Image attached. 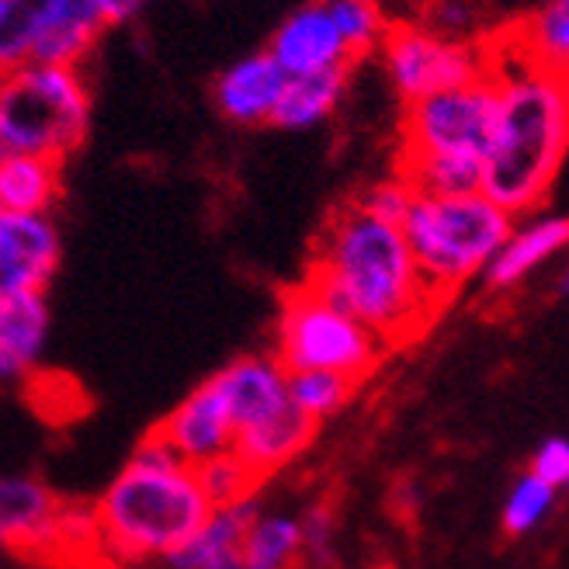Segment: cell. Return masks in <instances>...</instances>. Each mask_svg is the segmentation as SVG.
Returning <instances> with one entry per match:
<instances>
[{
	"instance_id": "obj_5",
	"label": "cell",
	"mask_w": 569,
	"mask_h": 569,
	"mask_svg": "<svg viewBox=\"0 0 569 569\" xmlns=\"http://www.w3.org/2000/svg\"><path fill=\"white\" fill-rule=\"evenodd\" d=\"M91 129V91L80 70L24 63L0 73V160L63 163Z\"/></svg>"
},
{
	"instance_id": "obj_15",
	"label": "cell",
	"mask_w": 569,
	"mask_h": 569,
	"mask_svg": "<svg viewBox=\"0 0 569 569\" xmlns=\"http://www.w3.org/2000/svg\"><path fill=\"white\" fill-rule=\"evenodd\" d=\"M284 80L289 77L281 73V67L264 49V52L243 56L233 67H226L212 83V98H216V108L230 122L261 126V122H271L274 104L284 91Z\"/></svg>"
},
{
	"instance_id": "obj_12",
	"label": "cell",
	"mask_w": 569,
	"mask_h": 569,
	"mask_svg": "<svg viewBox=\"0 0 569 569\" xmlns=\"http://www.w3.org/2000/svg\"><path fill=\"white\" fill-rule=\"evenodd\" d=\"M268 56L281 67L284 77H306L355 63L327 4H309L284 18L271 36Z\"/></svg>"
},
{
	"instance_id": "obj_19",
	"label": "cell",
	"mask_w": 569,
	"mask_h": 569,
	"mask_svg": "<svg viewBox=\"0 0 569 569\" xmlns=\"http://www.w3.org/2000/svg\"><path fill=\"white\" fill-rule=\"evenodd\" d=\"M566 243H569V216H549V219L531 222L518 237L510 233V240L497 250V258L487 264V284L490 289L518 284L528 271L549 261Z\"/></svg>"
},
{
	"instance_id": "obj_33",
	"label": "cell",
	"mask_w": 569,
	"mask_h": 569,
	"mask_svg": "<svg viewBox=\"0 0 569 569\" xmlns=\"http://www.w3.org/2000/svg\"><path fill=\"white\" fill-rule=\"evenodd\" d=\"M206 569H243V562H240V556H226V559L209 562Z\"/></svg>"
},
{
	"instance_id": "obj_3",
	"label": "cell",
	"mask_w": 569,
	"mask_h": 569,
	"mask_svg": "<svg viewBox=\"0 0 569 569\" xmlns=\"http://www.w3.org/2000/svg\"><path fill=\"white\" fill-rule=\"evenodd\" d=\"M212 515L194 469H150L129 462L94 503L101 549L116 562L170 559Z\"/></svg>"
},
{
	"instance_id": "obj_16",
	"label": "cell",
	"mask_w": 569,
	"mask_h": 569,
	"mask_svg": "<svg viewBox=\"0 0 569 569\" xmlns=\"http://www.w3.org/2000/svg\"><path fill=\"white\" fill-rule=\"evenodd\" d=\"M49 323L46 292L0 302V386H18L36 372L49 340Z\"/></svg>"
},
{
	"instance_id": "obj_32",
	"label": "cell",
	"mask_w": 569,
	"mask_h": 569,
	"mask_svg": "<svg viewBox=\"0 0 569 569\" xmlns=\"http://www.w3.org/2000/svg\"><path fill=\"white\" fill-rule=\"evenodd\" d=\"M132 462H139V466H150V469H178V466H184L181 462V455L170 448L157 431H150L147 438L139 441V448H136V455H132Z\"/></svg>"
},
{
	"instance_id": "obj_14",
	"label": "cell",
	"mask_w": 569,
	"mask_h": 569,
	"mask_svg": "<svg viewBox=\"0 0 569 569\" xmlns=\"http://www.w3.org/2000/svg\"><path fill=\"white\" fill-rule=\"evenodd\" d=\"M226 403H230L233 417V431H250V427H261L281 413L292 410L289 400V372L264 355H247L237 358L216 372Z\"/></svg>"
},
{
	"instance_id": "obj_23",
	"label": "cell",
	"mask_w": 569,
	"mask_h": 569,
	"mask_svg": "<svg viewBox=\"0 0 569 569\" xmlns=\"http://www.w3.org/2000/svg\"><path fill=\"white\" fill-rule=\"evenodd\" d=\"M515 46L535 67L569 80V0H556V4L531 14L521 24Z\"/></svg>"
},
{
	"instance_id": "obj_9",
	"label": "cell",
	"mask_w": 569,
	"mask_h": 569,
	"mask_svg": "<svg viewBox=\"0 0 569 569\" xmlns=\"http://www.w3.org/2000/svg\"><path fill=\"white\" fill-rule=\"evenodd\" d=\"M153 431L181 455L184 466H202L216 455L233 451V417L230 403H226L219 379H206L202 386H194L184 400L170 410Z\"/></svg>"
},
{
	"instance_id": "obj_13",
	"label": "cell",
	"mask_w": 569,
	"mask_h": 569,
	"mask_svg": "<svg viewBox=\"0 0 569 569\" xmlns=\"http://www.w3.org/2000/svg\"><path fill=\"white\" fill-rule=\"evenodd\" d=\"M63 500L36 476L0 472V549L52 552Z\"/></svg>"
},
{
	"instance_id": "obj_30",
	"label": "cell",
	"mask_w": 569,
	"mask_h": 569,
	"mask_svg": "<svg viewBox=\"0 0 569 569\" xmlns=\"http://www.w3.org/2000/svg\"><path fill=\"white\" fill-rule=\"evenodd\" d=\"M302 525V556L312 566H330L333 559V518L327 507H312Z\"/></svg>"
},
{
	"instance_id": "obj_18",
	"label": "cell",
	"mask_w": 569,
	"mask_h": 569,
	"mask_svg": "<svg viewBox=\"0 0 569 569\" xmlns=\"http://www.w3.org/2000/svg\"><path fill=\"white\" fill-rule=\"evenodd\" d=\"M348 77L351 63L345 67H330L320 73H306V77H289L284 80V91L274 104L271 126L278 129H309L323 122L337 101L348 91Z\"/></svg>"
},
{
	"instance_id": "obj_4",
	"label": "cell",
	"mask_w": 569,
	"mask_h": 569,
	"mask_svg": "<svg viewBox=\"0 0 569 569\" xmlns=\"http://www.w3.org/2000/svg\"><path fill=\"white\" fill-rule=\"evenodd\" d=\"M400 230L431 296H448L469 274L482 271L497 258V250L510 240L515 226L487 194H417Z\"/></svg>"
},
{
	"instance_id": "obj_6",
	"label": "cell",
	"mask_w": 569,
	"mask_h": 569,
	"mask_svg": "<svg viewBox=\"0 0 569 569\" xmlns=\"http://www.w3.org/2000/svg\"><path fill=\"white\" fill-rule=\"evenodd\" d=\"M382 355V340L358 323L348 312H340L327 299L302 284L284 296L278 317V355L274 361L284 372H333L358 382L372 372Z\"/></svg>"
},
{
	"instance_id": "obj_24",
	"label": "cell",
	"mask_w": 569,
	"mask_h": 569,
	"mask_svg": "<svg viewBox=\"0 0 569 569\" xmlns=\"http://www.w3.org/2000/svg\"><path fill=\"white\" fill-rule=\"evenodd\" d=\"M302 556V525L289 515H258L240 546L243 569H292Z\"/></svg>"
},
{
	"instance_id": "obj_34",
	"label": "cell",
	"mask_w": 569,
	"mask_h": 569,
	"mask_svg": "<svg viewBox=\"0 0 569 569\" xmlns=\"http://www.w3.org/2000/svg\"><path fill=\"white\" fill-rule=\"evenodd\" d=\"M11 8H14V0H0V21L11 14Z\"/></svg>"
},
{
	"instance_id": "obj_17",
	"label": "cell",
	"mask_w": 569,
	"mask_h": 569,
	"mask_svg": "<svg viewBox=\"0 0 569 569\" xmlns=\"http://www.w3.org/2000/svg\"><path fill=\"white\" fill-rule=\"evenodd\" d=\"M312 435H317V423L292 407L289 413H281L261 427L240 431L233 438V455L264 482L271 472H278L281 466H289L296 455H302Z\"/></svg>"
},
{
	"instance_id": "obj_11",
	"label": "cell",
	"mask_w": 569,
	"mask_h": 569,
	"mask_svg": "<svg viewBox=\"0 0 569 569\" xmlns=\"http://www.w3.org/2000/svg\"><path fill=\"white\" fill-rule=\"evenodd\" d=\"M98 0H42L28 18V63L77 70L104 32Z\"/></svg>"
},
{
	"instance_id": "obj_25",
	"label": "cell",
	"mask_w": 569,
	"mask_h": 569,
	"mask_svg": "<svg viewBox=\"0 0 569 569\" xmlns=\"http://www.w3.org/2000/svg\"><path fill=\"white\" fill-rule=\"evenodd\" d=\"M194 479L198 487H202L206 500L212 510L219 507H233V503H243L253 497V490H258V476H253L233 451L226 455H216V459L194 466Z\"/></svg>"
},
{
	"instance_id": "obj_28",
	"label": "cell",
	"mask_w": 569,
	"mask_h": 569,
	"mask_svg": "<svg viewBox=\"0 0 569 569\" xmlns=\"http://www.w3.org/2000/svg\"><path fill=\"white\" fill-rule=\"evenodd\" d=\"M552 497H556V490L549 487V482H542V479L531 476V472L521 476L518 487L510 490V497H507V507H503V531L507 535H525V531H531L538 521L549 515Z\"/></svg>"
},
{
	"instance_id": "obj_37",
	"label": "cell",
	"mask_w": 569,
	"mask_h": 569,
	"mask_svg": "<svg viewBox=\"0 0 569 569\" xmlns=\"http://www.w3.org/2000/svg\"><path fill=\"white\" fill-rule=\"evenodd\" d=\"M566 487H569V479H566Z\"/></svg>"
},
{
	"instance_id": "obj_36",
	"label": "cell",
	"mask_w": 569,
	"mask_h": 569,
	"mask_svg": "<svg viewBox=\"0 0 569 569\" xmlns=\"http://www.w3.org/2000/svg\"><path fill=\"white\" fill-rule=\"evenodd\" d=\"M562 289L569 292V271H566V278H562Z\"/></svg>"
},
{
	"instance_id": "obj_22",
	"label": "cell",
	"mask_w": 569,
	"mask_h": 569,
	"mask_svg": "<svg viewBox=\"0 0 569 569\" xmlns=\"http://www.w3.org/2000/svg\"><path fill=\"white\" fill-rule=\"evenodd\" d=\"M403 181L413 194L466 198L482 194V160L469 157H403Z\"/></svg>"
},
{
	"instance_id": "obj_7",
	"label": "cell",
	"mask_w": 569,
	"mask_h": 569,
	"mask_svg": "<svg viewBox=\"0 0 569 569\" xmlns=\"http://www.w3.org/2000/svg\"><path fill=\"white\" fill-rule=\"evenodd\" d=\"M500 108V88L487 73L466 88L410 104L403 122V157H469L487 160Z\"/></svg>"
},
{
	"instance_id": "obj_21",
	"label": "cell",
	"mask_w": 569,
	"mask_h": 569,
	"mask_svg": "<svg viewBox=\"0 0 569 569\" xmlns=\"http://www.w3.org/2000/svg\"><path fill=\"white\" fill-rule=\"evenodd\" d=\"M60 167L39 157H4L0 160V212L49 216L60 198Z\"/></svg>"
},
{
	"instance_id": "obj_1",
	"label": "cell",
	"mask_w": 569,
	"mask_h": 569,
	"mask_svg": "<svg viewBox=\"0 0 569 569\" xmlns=\"http://www.w3.org/2000/svg\"><path fill=\"white\" fill-rule=\"evenodd\" d=\"M306 284L365 323L382 345L410 337L435 309V296L417 271L403 230L365 216L358 206L330 219Z\"/></svg>"
},
{
	"instance_id": "obj_31",
	"label": "cell",
	"mask_w": 569,
	"mask_h": 569,
	"mask_svg": "<svg viewBox=\"0 0 569 569\" xmlns=\"http://www.w3.org/2000/svg\"><path fill=\"white\" fill-rule=\"evenodd\" d=\"M531 476H538L549 487H562L569 479V441L562 438H549L542 448L535 451V462H531Z\"/></svg>"
},
{
	"instance_id": "obj_10",
	"label": "cell",
	"mask_w": 569,
	"mask_h": 569,
	"mask_svg": "<svg viewBox=\"0 0 569 569\" xmlns=\"http://www.w3.org/2000/svg\"><path fill=\"white\" fill-rule=\"evenodd\" d=\"M60 258L63 240L52 216L0 212V281L11 299L46 292Z\"/></svg>"
},
{
	"instance_id": "obj_27",
	"label": "cell",
	"mask_w": 569,
	"mask_h": 569,
	"mask_svg": "<svg viewBox=\"0 0 569 569\" xmlns=\"http://www.w3.org/2000/svg\"><path fill=\"white\" fill-rule=\"evenodd\" d=\"M327 8L333 14L340 39H345V46L351 52V60H358V56L382 46L386 21H382L376 4H365V0H333V4H327Z\"/></svg>"
},
{
	"instance_id": "obj_20",
	"label": "cell",
	"mask_w": 569,
	"mask_h": 569,
	"mask_svg": "<svg viewBox=\"0 0 569 569\" xmlns=\"http://www.w3.org/2000/svg\"><path fill=\"white\" fill-rule=\"evenodd\" d=\"M258 500H243V503H233V507H219L209 515V521L198 528V535L191 542L174 552L167 559L170 569H206L209 562L216 559H226V556H240V546H243V535L250 531V525L258 521Z\"/></svg>"
},
{
	"instance_id": "obj_29",
	"label": "cell",
	"mask_w": 569,
	"mask_h": 569,
	"mask_svg": "<svg viewBox=\"0 0 569 569\" xmlns=\"http://www.w3.org/2000/svg\"><path fill=\"white\" fill-rule=\"evenodd\" d=\"M413 188L407 181H382L376 188H368L361 198H358V209L365 216H372L386 226H403V219L410 216V206H413Z\"/></svg>"
},
{
	"instance_id": "obj_35",
	"label": "cell",
	"mask_w": 569,
	"mask_h": 569,
	"mask_svg": "<svg viewBox=\"0 0 569 569\" xmlns=\"http://www.w3.org/2000/svg\"><path fill=\"white\" fill-rule=\"evenodd\" d=\"M8 299H11V292L4 289V281H0V302H8Z\"/></svg>"
},
{
	"instance_id": "obj_2",
	"label": "cell",
	"mask_w": 569,
	"mask_h": 569,
	"mask_svg": "<svg viewBox=\"0 0 569 569\" xmlns=\"http://www.w3.org/2000/svg\"><path fill=\"white\" fill-rule=\"evenodd\" d=\"M515 52L521 63L490 67L500 108L482 160V194L507 216L542 202L569 150V80L535 67L518 46Z\"/></svg>"
},
{
	"instance_id": "obj_8",
	"label": "cell",
	"mask_w": 569,
	"mask_h": 569,
	"mask_svg": "<svg viewBox=\"0 0 569 569\" xmlns=\"http://www.w3.org/2000/svg\"><path fill=\"white\" fill-rule=\"evenodd\" d=\"M386 70L407 104L466 88L490 73L487 60L466 42H451L423 24H392L382 39Z\"/></svg>"
},
{
	"instance_id": "obj_26",
	"label": "cell",
	"mask_w": 569,
	"mask_h": 569,
	"mask_svg": "<svg viewBox=\"0 0 569 569\" xmlns=\"http://www.w3.org/2000/svg\"><path fill=\"white\" fill-rule=\"evenodd\" d=\"M351 392H355V382L333 372H292L289 376V400L312 423L337 413L351 400Z\"/></svg>"
}]
</instances>
